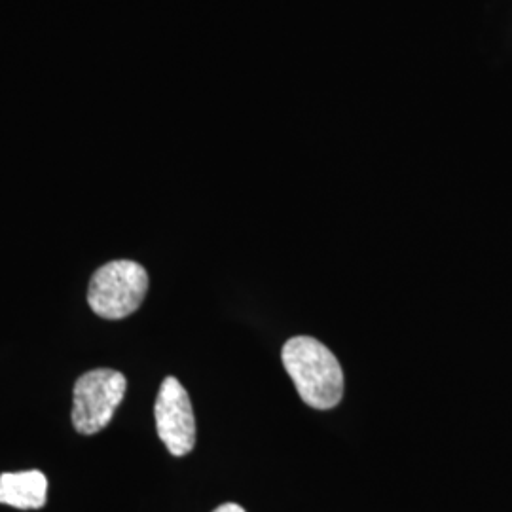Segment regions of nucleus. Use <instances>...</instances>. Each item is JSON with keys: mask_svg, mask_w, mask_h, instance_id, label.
I'll use <instances>...</instances> for the list:
<instances>
[{"mask_svg": "<svg viewBox=\"0 0 512 512\" xmlns=\"http://www.w3.org/2000/svg\"><path fill=\"white\" fill-rule=\"evenodd\" d=\"M283 366L304 403L330 410L344 397V372L334 353L311 336H294L281 351Z\"/></svg>", "mask_w": 512, "mask_h": 512, "instance_id": "1", "label": "nucleus"}, {"mask_svg": "<svg viewBox=\"0 0 512 512\" xmlns=\"http://www.w3.org/2000/svg\"><path fill=\"white\" fill-rule=\"evenodd\" d=\"M148 291L147 270L133 260H112L93 274L88 302L103 319H124L141 308Z\"/></svg>", "mask_w": 512, "mask_h": 512, "instance_id": "2", "label": "nucleus"}, {"mask_svg": "<svg viewBox=\"0 0 512 512\" xmlns=\"http://www.w3.org/2000/svg\"><path fill=\"white\" fill-rule=\"evenodd\" d=\"M126 387V376L110 368H97L80 376L73 391L74 429L82 435L103 431L124 401Z\"/></svg>", "mask_w": 512, "mask_h": 512, "instance_id": "3", "label": "nucleus"}, {"mask_svg": "<svg viewBox=\"0 0 512 512\" xmlns=\"http://www.w3.org/2000/svg\"><path fill=\"white\" fill-rule=\"evenodd\" d=\"M156 429L165 448L175 456L183 458L196 446V418L190 397L184 385L169 376L162 382L156 406Z\"/></svg>", "mask_w": 512, "mask_h": 512, "instance_id": "4", "label": "nucleus"}, {"mask_svg": "<svg viewBox=\"0 0 512 512\" xmlns=\"http://www.w3.org/2000/svg\"><path fill=\"white\" fill-rule=\"evenodd\" d=\"M48 478L40 471H21L0 475V503L21 509L35 511L46 505Z\"/></svg>", "mask_w": 512, "mask_h": 512, "instance_id": "5", "label": "nucleus"}, {"mask_svg": "<svg viewBox=\"0 0 512 512\" xmlns=\"http://www.w3.org/2000/svg\"><path fill=\"white\" fill-rule=\"evenodd\" d=\"M213 512H245V509H241L238 503H224V505H220L219 509H215Z\"/></svg>", "mask_w": 512, "mask_h": 512, "instance_id": "6", "label": "nucleus"}]
</instances>
